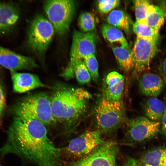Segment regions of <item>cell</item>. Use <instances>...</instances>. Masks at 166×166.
I'll use <instances>...</instances> for the list:
<instances>
[{"label":"cell","instance_id":"6da1fadb","mask_svg":"<svg viewBox=\"0 0 166 166\" xmlns=\"http://www.w3.org/2000/svg\"><path fill=\"white\" fill-rule=\"evenodd\" d=\"M60 149L47 135L45 125L31 119L14 117L0 154H14L38 166H64Z\"/></svg>","mask_w":166,"mask_h":166},{"label":"cell","instance_id":"7a4b0ae2","mask_svg":"<svg viewBox=\"0 0 166 166\" xmlns=\"http://www.w3.org/2000/svg\"><path fill=\"white\" fill-rule=\"evenodd\" d=\"M90 94L82 88H62L50 98L51 110L55 121L72 127L85 113Z\"/></svg>","mask_w":166,"mask_h":166},{"label":"cell","instance_id":"3957f363","mask_svg":"<svg viewBox=\"0 0 166 166\" xmlns=\"http://www.w3.org/2000/svg\"><path fill=\"white\" fill-rule=\"evenodd\" d=\"M11 111L14 117L35 120L45 125L55 122L50 98L43 93L30 94L21 99L13 106Z\"/></svg>","mask_w":166,"mask_h":166},{"label":"cell","instance_id":"277c9868","mask_svg":"<svg viewBox=\"0 0 166 166\" xmlns=\"http://www.w3.org/2000/svg\"><path fill=\"white\" fill-rule=\"evenodd\" d=\"M95 117L97 129L102 134L112 133L125 121L122 101L113 102L103 97L95 108Z\"/></svg>","mask_w":166,"mask_h":166},{"label":"cell","instance_id":"5b68a950","mask_svg":"<svg viewBox=\"0 0 166 166\" xmlns=\"http://www.w3.org/2000/svg\"><path fill=\"white\" fill-rule=\"evenodd\" d=\"M45 12L56 32L60 35L66 33L74 14L75 4L70 0H50L45 1Z\"/></svg>","mask_w":166,"mask_h":166},{"label":"cell","instance_id":"8992f818","mask_svg":"<svg viewBox=\"0 0 166 166\" xmlns=\"http://www.w3.org/2000/svg\"><path fill=\"white\" fill-rule=\"evenodd\" d=\"M54 28L43 16H36L31 21L27 34V42L30 49L40 54L47 49L54 34Z\"/></svg>","mask_w":166,"mask_h":166},{"label":"cell","instance_id":"52a82bcc","mask_svg":"<svg viewBox=\"0 0 166 166\" xmlns=\"http://www.w3.org/2000/svg\"><path fill=\"white\" fill-rule=\"evenodd\" d=\"M118 149L114 142L103 141L91 152L70 166H116Z\"/></svg>","mask_w":166,"mask_h":166},{"label":"cell","instance_id":"ba28073f","mask_svg":"<svg viewBox=\"0 0 166 166\" xmlns=\"http://www.w3.org/2000/svg\"><path fill=\"white\" fill-rule=\"evenodd\" d=\"M128 125L126 141L129 144H134L155 137L159 131L160 122L145 117H138L130 120Z\"/></svg>","mask_w":166,"mask_h":166},{"label":"cell","instance_id":"9c48e42d","mask_svg":"<svg viewBox=\"0 0 166 166\" xmlns=\"http://www.w3.org/2000/svg\"><path fill=\"white\" fill-rule=\"evenodd\" d=\"M157 42L137 37L132 50L133 69L136 73L150 69L151 61L156 52Z\"/></svg>","mask_w":166,"mask_h":166},{"label":"cell","instance_id":"30bf717a","mask_svg":"<svg viewBox=\"0 0 166 166\" xmlns=\"http://www.w3.org/2000/svg\"><path fill=\"white\" fill-rule=\"evenodd\" d=\"M94 32L82 33L75 30L73 34L69 63L95 54L97 37Z\"/></svg>","mask_w":166,"mask_h":166},{"label":"cell","instance_id":"8fae6325","mask_svg":"<svg viewBox=\"0 0 166 166\" xmlns=\"http://www.w3.org/2000/svg\"><path fill=\"white\" fill-rule=\"evenodd\" d=\"M101 135L98 129L86 132L71 140L65 149L71 155L82 157L103 141Z\"/></svg>","mask_w":166,"mask_h":166},{"label":"cell","instance_id":"7c38bea8","mask_svg":"<svg viewBox=\"0 0 166 166\" xmlns=\"http://www.w3.org/2000/svg\"><path fill=\"white\" fill-rule=\"evenodd\" d=\"M0 65L11 72L22 69H31L38 66L31 58L0 46Z\"/></svg>","mask_w":166,"mask_h":166},{"label":"cell","instance_id":"4fadbf2b","mask_svg":"<svg viewBox=\"0 0 166 166\" xmlns=\"http://www.w3.org/2000/svg\"><path fill=\"white\" fill-rule=\"evenodd\" d=\"M124 80V77L117 72L109 73L105 81L103 97L113 102L121 101Z\"/></svg>","mask_w":166,"mask_h":166},{"label":"cell","instance_id":"5bb4252c","mask_svg":"<svg viewBox=\"0 0 166 166\" xmlns=\"http://www.w3.org/2000/svg\"><path fill=\"white\" fill-rule=\"evenodd\" d=\"M165 84L161 77L153 73L146 72L140 77L138 86L143 95L156 97L164 89Z\"/></svg>","mask_w":166,"mask_h":166},{"label":"cell","instance_id":"9a60e30c","mask_svg":"<svg viewBox=\"0 0 166 166\" xmlns=\"http://www.w3.org/2000/svg\"><path fill=\"white\" fill-rule=\"evenodd\" d=\"M11 78L14 92L25 93L45 85L36 75L29 73L12 72Z\"/></svg>","mask_w":166,"mask_h":166},{"label":"cell","instance_id":"2e32d148","mask_svg":"<svg viewBox=\"0 0 166 166\" xmlns=\"http://www.w3.org/2000/svg\"><path fill=\"white\" fill-rule=\"evenodd\" d=\"M19 17L18 10L14 3L0 1V34L8 33Z\"/></svg>","mask_w":166,"mask_h":166},{"label":"cell","instance_id":"e0dca14e","mask_svg":"<svg viewBox=\"0 0 166 166\" xmlns=\"http://www.w3.org/2000/svg\"><path fill=\"white\" fill-rule=\"evenodd\" d=\"M166 106L160 100L156 97L148 99L144 105V114L151 120L160 121L161 120Z\"/></svg>","mask_w":166,"mask_h":166},{"label":"cell","instance_id":"ac0fdd59","mask_svg":"<svg viewBox=\"0 0 166 166\" xmlns=\"http://www.w3.org/2000/svg\"><path fill=\"white\" fill-rule=\"evenodd\" d=\"M113 53L121 67L126 73L133 69L132 50L129 45L112 46Z\"/></svg>","mask_w":166,"mask_h":166},{"label":"cell","instance_id":"d6986e66","mask_svg":"<svg viewBox=\"0 0 166 166\" xmlns=\"http://www.w3.org/2000/svg\"><path fill=\"white\" fill-rule=\"evenodd\" d=\"M144 166H166V148H154L145 152L141 159Z\"/></svg>","mask_w":166,"mask_h":166},{"label":"cell","instance_id":"ffe728a7","mask_svg":"<svg viewBox=\"0 0 166 166\" xmlns=\"http://www.w3.org/2000/svg\"><path fill=\"white\" fill-rule=\"evenodd\" d=\"M109 24L122 30L126 34L130 32L131 21L128 15L124 11L119 10H113L107 18Z\"/></svg>","mask_w":166,"mask_h":166},{"label":"cell","instance_id":"44dd1931","mask_svg":"<svg viewBox=\"0 0 166 166\" xmlns=\"http://www.w3.org/2000/svg\"><path fill=\"white\" fill-rule=\"evenodd\" d=\"M103 36L108 42L118 43L120 45H129L128 42L121 30L109 24H104L101 27Z\"/></svg>","mask_w":166,"mask_h":166},{"label":"cell","instance_id":"7402d4cb","mask_svg":"<svg viewBox=\"0 0 166 166\" xmlns=\"http://www.w3.org/2000/svg\"><path fill=\"white\" fill-rule=\"evenodd\" d=\"M165 16L159 6L150 4L147 10L146 22L150 27L159 31L164 24Z\"/></svg>","mask_w":166,"mask_h":166},{"label":"cell","instance_id":"603a6c76","mask_svg":"<svg viewBox=\"0 0 166 166\" xmlns=\"http://www.w3.org/2000/svg\"><path fill=\"white\" fill-rule=\"evenodd\" d=\"M132 29L137 37L150 39L158 42L159 31L149 26L146 22L136 21L133 25Z\"/></svg>","mask_w":166,"mask_h":166},{"label":"cell","instance_id":"cb8c5ba5","mask_svg":"<svg viewBox=\"0 0 166 166\" xmlns=\"http://www.w3.org/2000/svg\"><path fill=\"white\" fill-rule=\"evenodd\" d=\"M78 23L81 28L85 32H92L96 28L94 17L90 12L81 13L79 18Z\"/></svg>","mask_w":166,"mask_h":166},{"label":"cell","instance_id":"d4e9b609","mask_svg":"<svg viewBox=\"0 0 166 166\" xmlns=\"http://www.w3.org/2000/svg\"><path fill=\"white\" fill-rule=\"evenodd\" d=\"M133 2L136 21L146 22V12L148 7L150 4V1L146 0H135L133 1Z\"/></svg>","mask_w":166,"mask_h":166},{"label":"cell","instance_id":"484cf974","mask_svg":"<svg viewBox=\"0 0 166 166\" xmlns=\"http://www.w3.org/2000/svg\"><path fill=\"white\" fill-rule=\"evenodd\" d=\"M91 75V79L96 82L99 80L98 64L95 54L85 57L83 60Z\"/></svg>","mask_w":166,"mask_h":166},{"label":"cell","instance_id":"4316f807","mask_svg":"<svg viewBox=\"0 0 166 166\" xmlns=\"http://www.w3.org/2000/svg\"><path fill=\"white\" fill-rule=\"evenodd\" d=\"M98 7L100 11L104 14H107L112 11L120 3L118 0H99Z\"/></svg>","mask_w":166,"mask_h":166},{"label":"cell","instance_id":"83f0119b","mask_svg":"<svg viewBox=\"0 0 166 166\" xmlns=\"http://www.w3.org/2000/svg\"><path fill=\"white\" fill-rule=\"evenodd\" d=\"M6 104L5 94L0 81V123L2 121Z\"/></svg>","mask_w":166,"mask_h":166},{"label":"cell","instance_id":"f1b7e54d","mask_svg":"<svg viewBox=\"0 0 166 166\" xmlns=\"http://www.w3.org/2000/svg\"><path fill=\"white\" fill-rule=\"evenodd\" d=\"M159 69L161 77L166 84V56L160 64Z\"/></svg>","mask_w":166,"mask_h":166},{"label":"cell","instance_id":"f546056e","mask_svg":"<svg viewBox=\"0 0 166 166\" xmlns=\"http://www.w3.org/2000/svg\"><path fill=\"white\" fill-rule=\"evenodd\" d=\"M123 166H142L140 163L135 159L131 157L125 161Z\"/></svg>","mask_w":166,"mask_h":166},{"label":"cell","instance_id":"4dcf8cb0","mask_svg":"<svg viewBox=\"0 0 166 166\" xmlns=\"http://www.w3.org/2000/svg\"><path fill=\"white\" fill-rule=\"evenodd\" d=\"M161 121L162 130L166 140V105Z\"/></svg>","mask_w":166,"mask_h":166},{"label":"cell","instance_id":"1f68e13d","mask_svg":"<svg viewBox=\"0 0 166 166\" xmlns=\"http://www.w3.org/2000/svg\"><path fill=\"white\" fill-rule=\"evenodd\" d=\"M160 6H159L163 11L165 16H166V1H160Z\"/></svg>","mask_w":166,"mask_h":166},{"label":"cell","instance_id":"d6a6232c","mask_svg":"<svg viewBox=\"0 0 166 166\" xmlns=\"http://www.w3.org/2000/svg\"><path fill=\"white\" fill-rule=\"evenodd\" d=\"M0 165H1V164H0V166H1Z\"/></svg>","mask_w":166,"mask_h":166}]
</instances>
